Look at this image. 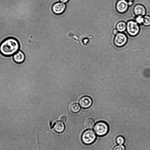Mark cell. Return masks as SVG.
I'll return each instance as SVG.
<instances>
[{
	"mask_svg": "<svg viewBox=\"0 0 150 150\" xmlns=\"http://www.w3.org/2000/svg\"><path fill=\"white\" fill-rule=\"evenodd\" d=\"M20 45L17 40L13 37L4 39L0 44V52L6 57L13 55L20 49Z\"/></svg>",
	"mask_w": 150,
	"mask_h": 150,
	"instance_id": "6da1fadb",
	"label": "cell"
},
{
	"mask_svg": "<svg viewBox=\"0 0 150 150\" xmlns=\"http://www.w3.org/2000/svg\"><path fill=\"white\" fill-rule=\"evenodd\" d=\"M109 129L108 124L104 121L98 122L94 127L95 133L99 137H103L106 135L108 132Z\"/></svg>",
	"mask_w": 150,
	"mask_h": 150,
	"instance_id": "7a4b0ae2",
	"label": "cell"
},
{
	"mask_svg": "<svg viewBox=\"0 0 150 150\" xmlns=\"http://www.w3.org/2000/svg\"><path fill=\"white\" fill-rule=\"evenodd\" d=\"M81 139L82 142L84 144L90 145L95 141L96 139V135L92 130L88 129L83 132Z\"/></svg>",
	"mask_w": 150,
	"mask_h": 150,
	"instance_id": "3957f363",
	"label": "cell"
},
{
	"mask_svg": "<svg viewBox=\"0 0 150 150\" xmlns=\"http://www.w3.org/2000/svg\"><path fill=\"white\" fill-rule=\"evenodd\" d=\"M127 29L128 33L133 36L137 35L139 31L138 25L136 22L133 21H130L128 22Z\"/></svg>",
	"mask_w": 150,
	"mask_h": 150,
	"instance_id": "277c9868",
	"label": "cell"
},
{
	"mask_svg": "<svg viewBox=\"0 0 150 150\" xmlns=\"http://www.w3.org/2000/svg\"><path fill=\"white\" fill-rule=\"evenodd\" d=\"M66 8V5L64 3L58 2L54 4L52 7L53 12L56 15H60L65 11Z\"/></svg>",
	"mask_w": 150,
	"mask_h": 150,
	"instance_id": "5b68a950",
	"label": "cell"
},
{
	"mask_svg": "<svg viewBox=\"0 0 150 150\" xmlns=\"http://www.w3.org/2000/svg\"><path fill=\"white\" fill-rule=\"evenodd\" d=\"M79 103L81 107L84 109H87L92 105L93 100L89 96H85L81 97L79 99Z\"/></svg>",
	"mask_w": 150,
	"mask_h": 150,
	"instance_id": "8992f818",
	"label": "cell"
},
{
	"mask_svg": "<svg viewBox=\"0 0 150 150\" xmlns=\"http://www.w3.org/2000/svg\"><path fill=\"white\" fill-rule=\"evenodd\" d=\"M126 36L122 33H117L115 38L114 42L117 46H121L124 45L127 42Z\"/></svg>",
	"mask_w": 150,
	"mask_h": 150,
	"instance_id": "52a82bcc",
	"label": "cell"
},
{
	"mask_svg": "<svg viewBox=\"0 0 150 150\" xmlns=\"http://www.w3.org/2000/svg\"><path fill=\"white\" fill-rule=\"evenodd\" d=\"M13 59L15 62L21 64L24 61L25 55L23 52L19 50L13 55Z\"/></svg>",
	"mask_w": 150,
	"mask_h": 150,
	"instance_id": "ba28073f",
	"label": "cell"
},
{
	"mask_svg": "<svg viewBox=\"0 0 150 150\" xmlns=\"http://www.w3.org/2000/svg\"><path fill=\"white\" fill-rule=\"evenodd\" d=\"M128 5V3L125 0H120L117 3V9L120 13L124 12L127 10Z\"/></svg>",
	"mask_w": 150,
	"mask_h": 150,
	"instance_id": "9c48e42d",
	"label": "cell"
},
{
	"mask_svg": "<svg viewBox=\"0 0 150 150\" xmlns=\"http://www.w3.org/2000/svg\"><path fill=\"white\" fill-rule=\"evenodd\" d=\"M53 128L56 132L61 133L64 131L65 126L63 122L61 121H57L54 123Z\"/></svg>",
	"mask_w": 150,
	"mask_h": 150,
	"instance_id": "30bf717a",
	"label": "cell"
},
{
	"mask_svg": "<svg viewBox=\"0 0 150 150\" xmlns=\"http://www.w3.org/2000/svg\"><path fill=\"white\" fill-rule=\"evenodd\" d=\"M135 13L138 16H143L145 14L146 10L144 7L141 5H136L134 8Z\"/></svg>",
	"mask_w": 150,
	"mask_h": 150,
	"instance_id": "8fae6325",
	"label": "cell"
},
{
	"mask_svg": "<svg viewBox=\"0 0 150 150\" xmlns=\"http://www.w3.org/2000/svg\"><path fill=\"white\" fill-rule=\"evenodd\" d=\"M70 109L71 111L74 113L78 112L80 110L81 107L77 103H74L71 106Z\"/></svg>",
	"mask_w": 150,
	"mask_h": 150,
	"instance_id": "7c38bea8",
	"label": "cell"
},
{
	"mask_svg": "<svg viewBox=\"0 0 150 150\" xmlns=\"http://www.w3.org/2000/svg\"><path fill=\"white\" fill-rule=\"evenodd\" d=\"M86 127L88 129L93 128L94 125V120L91 118H88L86 120L85 123Z\"/></svg>",
	"mask_w": 150,
	"mask_h": 150,
	"instance_id": "4fadbf2b",
	"label": "cell"
},
{
	"mask_svg": "<svg viewBox=\"0 0 150 150\" xmlns=\"http://www.w3.org/2000/svg\"><path fill=\"white\" fill-rule=\"evenodd\" d=\"M126 24L124 22H121L118 23L117 25V28L118 31L120 32H123L126 29Z\"/></svg>",
	"mask_w": 150,
	"mask_h": 150,
	"instance_id": "5bb4252c",
	"label": "cell"
},
{
	"mask_svg": "<svg viewBox=\"0 0 150 150\" xmlns=\"http://www.w3.org/2000/svg\"><path fill=\"white\" fill-rule=\"evenodd\" d=\"M125 139L122 136H118L116 139V141L117 143L119 145H123L125 142Z\"/></svg>",
	"mask_w": 150,
	"mask_h": 150,
	"instance_id": "9a60e30c",
	"label": "cell"
},
{
	"mask_svg": "<svg viewBox=\"0 0 150 150\" xmlns=\"http://www.w3.org/2000/svg\"><path fill=\"white\" fill-rule=\"evenodd\" d=\"M143 24L146 26L150 25V17L149 16H145L144 18Z\"/></svg>",
	"mask_w": 150,
	"mask_h": 150,
	"instance_id": "2e32d148",
	"label": "cell"
},
{
	"mask_svg": "<svg viewBox=\"0 0 150 150\" xmlns=\"http://www.w3.org/2000/svg\"><path fill=\"white\" fill-rule=\"evenodd\" d=\"M112 150H125V147L122 145H119L115 146Z\"/></svg>",
	"mask_w": 150,
	"mask_h": 150,
	"instance_id": "e0dca14e",
	"label": "cell"
},
{
	"mask_svg": "<svg viewBox=\"0 0 150 150\" xmlns=\"http://www.w3.org/2000/svg\"><path fill=\"white\" fill-rule=\"evenodd\" d=\"M137 22L139 24L143 23L144 21V18L142 16H139L136 18Z\"/></svg>",
	"mask_w": 150,
	"mask_h": 150,
	"instance_id": "ac0fdd59",
	"label": "cell"
},
{
	"mask_svg": "<svg viewBox=\"0 0 150 150\" xmlns=\"http://www.w3.org/2000/svg\"><path fill=\"white\" fill-rule=\"evenodd\" d=\"M60 120L63 122H65L67 120V118L65 116H62L60 118Z\"/></svg>",
	"mask_w": 150,
	"mask_h": 150,
	"instance_id": "d6986e66",
	"label": "cell"
},
{
	"mask_svg": "<svg viewBox=\"0 0 150 150\" xmlns=\"http://www.w3.org/2000/svg\"><path fill=\"white\" fill-rule=\"evenodd\" d=\"M60 1L63 3H66L68 2L69 0H59Z\"/></svg>",
	"mask_w": 150,
	"mask_h": 150,
	"instance_id": "ffe728a7",
	"label": "cell"
},
{
	"mask_svg": "<svg viewBox=\"0 0 150 150\" xmlns=\"http://www.w3.org/2000/svg\"><path fill=\"white\" fill-rule=\"evenodd\" d=\"M117 30H114L113 31V33L115 34H116L117 33Z\"/></svg>",
	"mask_w": 150,
	"mask_h": 150,
	"instance_id": "44dd1931",
	"label": "cell"
},
{
	"mask_svg": "<svg viewBox=\"0 0 150 150\" xmlns=\"http://www.w3.org/2000/svg\"><path fill=\"white\" fill-rule=\"evenodd\" d=\"M132 1H129V2L128 3V5H132Z\"/></svg>",
	"mask_w": 150,
	"mask_h": 150,
	"instance_id": "7402d4cb",
	"label": "cell"
},
{
	"mask_svg": "<svg viewBox=\"0 0 150 150\" xmlns=\"http://www.w3.org/2000/svg\"><path fill=\"white\" fill-rule=\"evenodd\" d=\"M129 1H134V0H127Z\"/></svg>",
	"mask_w": 150,
	"mask_h": 150,
	"instance_id": "603a6c76",
	"label": "cell"
}]
</instances>
